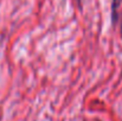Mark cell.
Instances as JSON below:
<instances>
[{
	"label": "cell",
	"mask_w": 122,
	"mask_h": 121,
	"mask_svg": "<svg viewBox=\"0 0 122 121\" xmlns=\"http://www.w3.org/2000/svg\"><path fill=\"white\" fill-rule=\"evenodd\" d=\"M117 4H119V0H114V4H113V17H114V20L116 19V8H117Z\"/></svg>",
	"instance_id": "1"
}]
</instances>
